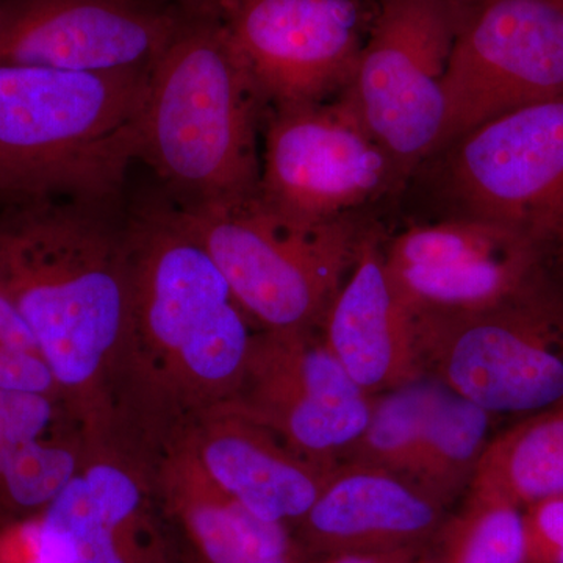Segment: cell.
I'll return each mask as SVG.
<instances>
[{"label":"cell","instance_id":"obj_1","mask_svg":"<svg viewBox=\"0 0 563 563\" xmlns=\"http://www.w3.org/2000/svg\"><path fill=\"white\" fill-rule=\"evenodd\" d=\"M132 322L117 398L118 442L152 459L242 384L251 318L168 199L129 217Z\"/></svg>","mask_w":563,"mask_h":563},{"label":"cell","instance_id":"obj_2","mask_svg":"<svg viewBox=\"0 0 563 563\" xmlns=\"http://www.w3.org/2000/svg\"><path fill=\"white\" fill-rule=\"evenodd\" d=\"M120 206L46 199L0 213V280L87 444L113 439L131 331V231Z\"/></svg>","mask_w":563,"mask_h":563},{"label":"cell","instance_id":"obj_3","mask_svg":"<svg viewBox=\"0 0 563 563\" xmlns=\"http://www.w3.org/2000/svg\"><path fill=\"white\" fill-rule=\"evenodd\" d=\"M265 114L222 21L180 16L151 70L139 161L161 179L177 209L254 198L261 190L258 132Z\"/></svg>","mask_w":563,"mask_h":563},{"label":"cell","instance_id":"obj_4","mask_svg":"<svg viewBox=\"0 0 563 563\" xmlns=\"http://www.w3.org/2000/svg\"><path fill=\"white\" fill-rule=\"evenodd\" d=\"M150 76L0 65V203L121 202Z\"/></svg>","mask_w":563,"mask_h":563},{"label":"cell","instance_id":"obj_5","mask_svg":"<svg viewBox=\"0 0 563 563\" xmlns=\"http://www.w3.org/2000/svg\"><path fill=\"white\" fill-rule=\"evenodd\" d=\"M173 207L262 331L320 328L368 235L355 214L306 224L282 217L261 196L206 209Z\"/></svg>","mask_w":563,"mask_h":563},{"label":"cell","instance_id":"obj_6","mask_svg":"<svg viewBox=\"0 0 563 563\" xmlns=\"http://www.w3.org/2000/svg\"><path fill=\"white\" fill-rule=\"evenodd\" d=\"M413 322L422 372L488 413L531 415L563 401V287L543 262L506 301Z\"/></svg>","mask_w":563,"mask_h":563},{"label":"cell","instance_id":"obj_7","mask_svg":"<svg viewBox=\"0 0 563 563\" xmlns=\"http://www.w3.org/2000/svg\"><path fill=\"white\" fill-rule=\"evenodd\" d=\"M422 165L440 218L490 222L539 246L563 235V95L493 118Z\"/></svg>","mask_w":563,"mask_h":563},{"label":"cell","instance_id":"obj_8","mask_svg":"<svg viewBox=\"0 0 563 563\" xmlns=\"http://www.w3.org/2000/svg\"><path fill=\"white\" fill-rule=\"evenodd\" d=\"M453 41V0H376L357 70L342 92L401 187L442 141Z\"/></svg>","mask_w":563,"mask_h":563},{"label":"cell","instance_id":"obj_9","mask_svg":"<svg viewBox=\"0 0 563 563\" xmlns=\"http://www.w3.org/2000/svg\"><path fill=\"white\" fill-rule=\"evenodd\" d=\"M453 16L439 150L493 118L563 95V0H453Z\"/></svg>","mask_w":563,"mask_h":563},{"label":"cell","instance_id":"obj_10","mask_svg":"<svg viewBox=\"0 0 563 563\" xmlns=\"http://www.w3.org/2000/svg\"><path fill=\"white\" fill-rule=\"evenodd\" d=\"M263 124L258 196L288 220H342L401 187L387 152L343 95L268 110Z\"/></svg>","mask_w":563,"mask_h":563},{"label":"cell","instance_id":"obj_11","mask_svg":"<svg viewBox=\"0 0 563 563\" xmlns=\"http://www.w3.org/2000/svg\"><path fill=\"white\" fill-rule=\"evenodd\" d=\"M374 10L368 0H222L218 20L268 111L346 91Z\"/></svg>","mask_w":563,"mask_h":563},{"label":"cell","instance_id":"obj_12","mask_svg":"<svg viewBox=\"0 0 563 563\" xmlns=\"http://www.w3.org/2000/svg\"><path fill=\"white\" fill-rule=\"evenodd\" d=\"M314 331L254 333L242 384L225 404L332 470L361 439L374 398Z\"/></svg>","mask_w":563,"mask_h":563},{"label":"cell","instance_id":"obj_13","mask_svg":"<svg viewBox=\"0 0 563 563\" xmlns=\"http://www.w3.org/2000/svg\"><path fill=\"white\" fill-rule=\"evenodd\" d=\"M393 288L412 318L459 317L506 301L542 268L539 244L490 222L439 218L384 250Z\"/></svg>","mask_w":563,"mask_h":563},{"label":"cell","instance_id":"obj_14","mask_svg":"<svg viewBox=\"0 0 563 563\" xmlns=\"http://www.w3.org/2000/svg\"><path fill=\"white\" fill-rule=\"evenodd\" d=\"M179 24L151 0H0V65L152 70Z\"/></svg>","mask_w":563,"mask_h":563},{"label":"cell","instance_id":"obj_15","mask_svg":"<svg viewBox=\"0 0 563 563\" xmlns=\"http://www.w3.org/2000/svg\"><path fill=\"white\" fill-rule=\"evenodd\" d=\"M150 462L91 444L80 473L41 510L68 542L70 563H181L154 510Z\"/></svg>","mask_w":563,"mask_h":563},{"label":"cell","instance_id":"obj_16","mask_svg":"<svg viewBox=\"0 0 563 563\" xmlns=\"http://www.w3.org/2000/svg\"><path fill=\"white\" fill-rule=\"evenodd\" d=\"M442 517V504L409 481L347 462L329 474L295 537L301 550L321 558L417 551Z\"/></svg>","mask_w":563,"mask_h":563},{"label":"cell","instance_id":"obj_17","mask_svg":"<svg viewBox=\"0 0 563 563\" xmlns=\"http://www.w3.org/2000/svg\"><path fill=\"white\" fill-rule=\"evenodd\" d=\"M184 439L222 490L263 520L288 528L306 517L333 470L306 461L228 404L199 417Z\"/></svg>","mask_w":563,"mask_h":563},{"label":"cell","instance_id":"obj_18","mask_svg":"<svg viewBox=\"0 0 563 563\" xmlns=\"http://www.w3.org/2000/svg\"><path fill=\"white\" fill-rule=\"evenodd\" d=\"M322 340L369 396L424 376L415 322L393 288L372 232L321 322Z\"/></svg>","mask_w":563,"mask_h":563},{"label":"cell","instance_id":"obj_19","mask_svg":"<svg viewBox=\"0 0 563 563\" xmlns=\"http://www.w3.org/2000/svg\"><path fill=\"white\" fill-rule=\"evenodd\" d=\"M152 484L196 563H302L288 526L263 520L214 483L184 435L154 455Z\"/></svg>","mask_w":563,"mask_h":563},{"label":"cell","instance_id":"obj_20","mask_svg":"<svg viewBox=\"0 0 563 563\" xmlns=\"http://www.w3.org/2000/svg\"><path fill=\"white\" fill-rule=\"evenodd\" d=\"M563 495V401L528 415L488 442L470 498L523 510Z\"/></svg>","mask_w":563,"mask_h":563},{"label":"cell","instance_id":"obj_21","mask_svg":"<svg viewBox=\"0 0 563 563\" xmlns=\"http://www.w3.org/2000/svg\"><path fill=\"white\" fill-rule=\"evenodd\" d=\"M492 415L444 385L433 407L415 457L410 484L439 504L450 503L474 470L488 444Z\"/></svg>","mask_w":563,"mask_h":563},{"label":"cell","instance_id":"obj_22","mask_svg":"<svg viewBox=\"0 0 563 563\" xmlns=\"http://www.w3.org/2000/svg\"><path fill=\"white\" fill-rule=\"evenodd\" d=\"M443 391L440 380L421 376L373 399L368 424L347 453L350 462L409 481L422 433Z\"/></svg>","mask_w":563,"mask_h":563},{"label":"cell","instance_id":"obj_23","mask_svg":"<svg viewBox=\"0 0 563 563\" xmlns=\"http://www.w3.org/2000/svg\"><path fill=\"white\" fill-rule=\"evenodd\" d=\"M435 563H526L523 512L470 498L448 528L442 559Z\"/></svg>","mask_w":563,"mask_h":563},{"label":"cell","instance_id":"obj_24","mask_svg":"<svg viewBox=\"0 0 563 563\" xmlns=\"http://www.w3.org/2000/svg\"><path fill=\"white\" fill-rule=\"evenodd\" d=\"M0 563H70L68 542L43 514L11 520L0 526Z\"/></svg>","mask_w":563,"mask_h":563},{"label":"cell","instance_id":"obj_25","mask_svg":"<svg viewBox=\"0 0 563 563\" xmlns=\"http://www.w3.org/2000/svg\"><path fill=\"white\" fill-rule=\"evenodd\" d=\"M526 563H563V495L523 510Z\"/></svg>","mask_w":563,"mask_h":563},{"label":"cell","instance_id":"obj_26","mask_svg":"<svg viewBox=\"0 0 563 563\" xmlns=\"http://www.w3.org/2000/svg\"><path fill=\"white\" fill-rule=\"evenodd\" d=\"M0 390L40 393L60 399L49 363L38 351L0 346Z\"/></svg>","mask_w":563,"mask_h":563},{"label":"cell","instance_id":"obj_27","mask_svg":"<svg viewBox=\"0 0 563 563\" xmlns=\"http://www.w3.org/2000/svg\"><path fill=\"white\" fill-rule=\"evenodd\" d=\"M157 5L166 7L181 18H217L222 0H151Z\"/></svg>","mask_w":563,"mask_h":563},{"label":"cell","instance_id":"obj_28","mask_svg":"<svg viewBox=\"0 0 563 563\" xmlns=\"http://www.w3.org/2000/svg\"><path fill=\"white\" fill-rule=\"evenodd\" d=\"M415 551H395V553L340 554L322 558L312 563H417ZM303 563V562H302Z\"/></svg>","mask_w":563,"mask_h":563},{"label":"cell","instance_id":"obj_29","mask_svg":"<svg viewBox=\"0 0 563 563\" xmlns=\"http://www.w3.org/2000/svg\"><path fill=\"white\" fill-rule=\"evenodd\" d=\"M544 265L563 287V235L554 243L542 247Z\"/></svg>","mask_w":563,"mask_h":563},{"label":"cell","instance_id":"obj_30","mask_svg":"<svg viewBox=\"0 0 563 563\" xmlns=\"http://www.w3.org/2000/svg\"><path fill=\"white\" fill-rule=\"evenodd\" d=\"M5 503H3L2 462H0V526L7 523Z\"/></svg>","mask_w":563,"mask_h":563},{"label":"cell","instance_id":"obj_31","mask_svg":"<svg viewBox=\"0 0 563 563\" xmlns=\"http://www.w3.org/2000/svg\"><path fill=\"white\" fill-rule=\"evenodd\" d=\"M181 563H196L195 561H192L191 558H184V561H181Z\"/></svg>","mask_w":563,"mask_h":563}]
</instances>
